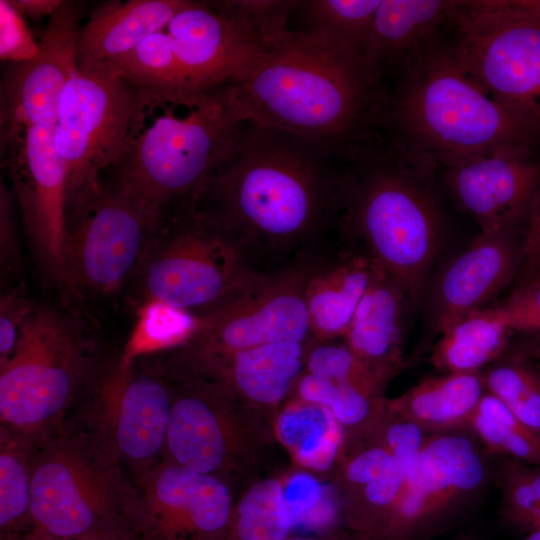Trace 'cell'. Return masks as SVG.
Listing matches in <instances>:
<instances>
[{
  "label": "cell",
  "instance_id": "cell-3",
  "mask_svg": "<svg viewBox=\"0 0 540 540\" xmlns=\"http://www.w3.org/2000/svg\"><path fill=\"white\" fill-rule=\"evenodd\" d=\"M539 134L487 93L443 42L398 78L386 119L387 143L432 175Z\"/></svg>",
  "mask_w": 540,
  "mask_h": 540
},
{
  "label": "cell",
  "instance_id": "cell-51",
  "mask_svg": "<svg viewBox=\"0 0 540 540\" xmlns=\"http://www.w3.org/2000/svg\"><path fill=\"white\" fill-rule=\"evenodd\" d=\"M449 540H481L479 538V536H477L476 534L472 533V532H460L458 534H456L455 536H453L452 538H450Z\"/></svg>",
  "mask_w": 540,
  "mask_h": 540
},
{
  "label": "cell",
  "instance_id": "cell-41",
  "mask_svg": "<svg viewBox=\"0 0 540 540\" xmlns=\"http://www.w3.org/2000/svg\"><path fill=\"white\" fill-rule=\"evenodd\" d=\"M495 307L514 333L540 335V278H531Z\"/></svg>",
  "mask_w": 540,
  "mask_h": 540
},
{
  "label": "cell",
  "instance_id": "cell-36",
  "mask_svg": "<svg viewBox=\"0 0 540 540\" xmlns=\"http://www.w3.org/2000/svg\"><path fill=\"white\" fill-rule=\"evenodd\" d=\"M487 392L540 436V366L508 351L483 371Z\"/></svg>",
  "mask_w": 540,
  "mask_h": 540
},
{
  "label": "cell",
  "instance_id": "cell-1",
  "mask_svg": "<svg viewBox=\"0 0 540 540\" xmlns=\"http://www.w3.org/2000/svg\"><path fill=\"white\" fill-rule=\"evenodd\" d=\"M290 134L245 121L232 153L193 206L258 272L323 252L339 236L345 165Z\"/></svg>",
  "mask_w": 540,
  "mask_h": 540
},
{
  "label": "cell",
  "instance_id": "cell-27",
  "mask_svg": "<svg viewBox=\"0 0 540 540\" xmlns=\"http://www.w3.org/2000/svg\"><path fill=\"white\" fill-rule=\"evenodd\" d=\"M312 341L276 342L242 350L201 375L222 380L233 393L253 402L276 404L300 379Z\"/></svg>",
  "mask_w": 540,
  "mask_h": 540
},
{
  "label": "cell",
  "instance_id": "cell-49",
  "mask_svg": "<svg viewBox=\"0 0 540 540\" xmlns=\"http://www.w3.org/2000/svg\"><path fill=\"white\" fill-rule=\"evenodd\" d=\"M508 351L540 363V335H523Z\"/></svg>",
  "mask_w": 540,
  "mask_h": 540
},
{
  "label": "cell",
  "instance_id": "cell-50",
  "mask_svg": "<svg viewBox=\"0 0 540 540\" xmlns=\"http://www.w3.org/2000/svg\"><path fill=\"white\" fill-rule=\"evenodd\" d=\"M283 540H364L361 536L352 532L351 535L342 538H319V537H287Z\"/></svg>",
  "mask_w": 540,
  "mask_h": 540
},
{
  "label": "cell",
  "instance_id": "cell-13",
  "mask_svg": "<svg viewBox=\"0 0 540 540\" xmlns=\"http://www.w3.org/2000/svg\"><path fill=\"white\" fill-rule=\"evenodd\" d=\"M160 216L114 179L68 210V293L110 295L132 279Z\"/></svg>",
  "mask_w": 540,
  "mask_h": 540
},
{
  "label": "cell",
  "instance_id": "cell-12",
  "mask_svg": "<svg viewBox=\"0 0 540 540\" xmlns=\"http://www.w3.org/2000/svg\"><path fill=\"white\" fill-rule=\"evenodd\" d=\"M144 97L106 65L78 68L58 103L53 137L65 163L68 210L95 191L139 129Z\"/></svg>",
  "mask_w": 540,
  "mask_h": 540
},
{
  "label": "cell",
  "instance_id": "cell-4",
  "mask_svg": "<svg viewBox=\"0 0 540 540\" xmlns=\"http://www.w3.org/2000/svg\"><path fill=\"white\" fill-rule=\"evenodd\" d=\"M430 177L389 145L345 165L339 239L360 245L411 300L422 291L444 231Z\"/></svg>",
  "mask_w": 540,
  "mask_h": 540
},
{
  "label": "cell",
  "instance_id": "cell-26",
  "mask_svg": "<svg viewBox=\"0 0 540 540\" xmlns=\"http://www.w3.org/2000/svg\"><path fill=\"white\" fill-rule=\"evenodd\" d=\"M407 295L380 268L360 300L343 337L361 359L397 372L402 365L403 314Z\"/></svg>",
  "mask_w": 540,
  "mask_h": 540
},
{
  "label": "cell",
  "instance_id": "cell-39",
  "mask_svg": "<svg viewBox=\"0 0 540 540\" xmlns=\"http://www.w3.org/2000/svg\"><path fill=\"white\" fill-rule=\"evenodd\" d=\"M213 3L246 29L265 50L289 30L288 21L299 1L230 0Z\"/></svg>",
  "mask_w": 540,
  "mask_h": 540
},
{
  "label": "cell",
  "instance_id": "cell-5",
  "mask_svg": "<svg viewBox=\"0 0 540 540\" xmlns=\"http://www.w3.org/2000/svg\"><path fill=\"white\" fill-rule=\"evenodd\" d=\"M171 104V103H170ZM176 104L130 141L112 179L160 216L181 205H193L214 170L232 153L242 121L224 86Z\"/></svg>",
  "mask_w": 540,
  "mask_h": 540
},
{
  "label": "cell",
  "instance_id": "cell-43",
  "mask_svg": "<svg viewBox=\"0 0 540 540\" xmlns=\"http://www.w3.org/2000/svg\"><path fill=\"white\" fill-rule=\"evenodd\" d=\"M38 50L22 14L10 0H0V58L10 63L25 62Z\"/></svg>",
  "mask_w": 540,
  "mask_h": 540
},
{
  "label": "cell",
  "instance_id": "cell-20",
  "mask_svg": "<svg viewBox=\"0 0 540 540\" xmlns=\"http://www.w3.org/2000/svg\"><path fill=\"white\" fill-rule=\"evenodd\" d=\"M164 368L180 383L173 385L164 459L218 476L231 450L230 426L224 413L233 392L220 379Z\"/></svg>",
  "mask_w": 540,
  "mask_h": 540
},
{
  "label": "cell",
  "instance_id": "cell-6",
  "mask_svg": "<svg viewBox=\"0 0 540 540\" xmlns=\"http://www.w3.org/2000/svg\"><path fill=\"white\" fill-rule=\"evenodd\" d=\"M133 481L87 418L66 421L37 444L27 540H69L127 523Z\"/></svg>",
  "mask_w": 540,
  "mask_h": 540
},
{
  "label": "cell",
  "instance_id": "cell-17",
  "mask_svg": "<svg viewBox=\"0 0 540 540\" xmlns=\"http://www.w3.org/2000/svg\"><path fill=\"white\" fill-rule=\"evenodd\" d=\"M53 127L31 126L9 147V173L34 252L45 272L68 290L64 247L68 217V179Z\"/></svg>",
  "mask_w": 540,
  "mask_h": 540
},
{
  "label": "cell",
  "instance_id": "cell-14",
  "mask_svg": "<svg viewBox=\"0 0 540 540\" xmlns=\"http://www.w3.org/2000/svg\"><path fill=\"white\" fill-rule=\"evenodd\" d=\"M132 481L126 521L138 540L225 539L232 498L218 476L163 459Z\"/></svg>",
  "mask_w": 540,
  "mask_h": 540
},
{
  "label": "cell",
  "instance_id": "cell-47",
  "mask_svg": "<svg viewBox=\"0 0 540 540\" xmlns=\"http://www.w3.org/2000/svg\"><path fill=\"white\" fill-rule=\"evenodd\" d=\"M12 5L22 14L33 19L51 16L62 0H10Z\"/></svg>",
  "mask_w": 540,
  "mask_h": 540
},
{
  "label": "cell",
  "instance_id": "cell-48",
  "mask_svg": "<svg viewBox=\"0 0 540 540\" xmlns=\"http://www.w3.org/2000/svg\"><path fill=\"white\" fill-rule=\"evenodd\" d=\"M69 540H138V538L128 524L117 523Z\"/></svg>",
  "mask_w": 540,
  "mask_h": 540
},
{
  "label": "cell",
  "instance_id": "cell-46",
  "mask_svg": "<svg viewBox=\"0 0 540 540\" xmlns=\"http://www.w3.org/2000/svg\"><path fill=\"white\" fill-rule=\"evenodd\" d=\"M523 262L532 275L540 270V194L529 219L524 240Z\"/></svg>",
  "mask_w": 540,
  "mask_h": 540
},
{
  "label": "cell",
  "instance_id": "cell-23",
  "mask_svg": "<svg viewBox=\"0 0 540 540\" xmlns=\"http://www.w3.org/2000/svg\"><path fill=\"white\" fill-rule=\"evenodd\" d=\"M379 267L360 248L327 250L313 271L305 292L315 339L344 337L357 306Z\"/></svg>",
  "mask_w": 540,
  "mask_h": 540
},
{
  "label": "cell",
  "instance_id": "cell-45",
  "mask_svg": "<svg viewBox=\"0 0 540 540\" xmlns=\"http://www.w3.org/2000/svg\"><path fill=\"white\" fill-rule=\"evenodd\" d=\"M377 442L355 454L345 468V478L360 490L376 479L393 454L376 435Z\"/></svg>",
  "mask_w": 540,
  "mask_h": 540
},
{
  "label": "cell",
  "instance_id": "cell-9",
  "mask_svg": "<svg viewBox=\"0 0 540 540\" xmlns=\"http://www.w3.org/2000/svg\"><path fill=\"white\" fill-rule=\"evenodd\" d=\"M451 29L464 69L540 135V1H460Z\"/></svg>",
  "mask_w": 540,
  "mask_h": 540
},
{
  "label": "cell",
  "instance_id": "cell-28",
  "mask_svg": "<svg viewBox=\"0 0 540 540\" xmlns=\"http://www.w3.org/2000/svg\"><path fill=\"white\" fill-rule=\"evenodd\" d=\"M513 334L496 307L481 309L440 334L430 363L441 373L482 372L508 352Z\"/></svg>",
  "mask_w": 540,
  "mask_h": 540
},
{
  "label": "cell",
  "instance_id": "cell-35",
  "mask_svg": "<svg viewBox=\"0 0 540 540\" xmlns=\"http://www.w3.org/2000/svg\"><path fill=\"white\" fill-rule=\"evenodd\" d=\"M468 429L490 457L540 466V436L491 393L482 397Z\"/></svg>",
  "mask_w": 540,
  "mask_h": 540
},
{
  "label": "cell",
  "instance_id": "cell-32",
  "mask_svg": "<svg viewBox=\"0 0 540 540\" xmlns=\"http://www.w3.org/2000/svg\"><path fill=\"white\" fill-rule=\"evenodd\" d=\"M381 0H305L296 12L303 16L307 37L363 54Z\"/></svg>",
  "mask_w": 540,
  "mask_h": 540
},
{
  "label": "cell",
  "instance_id": "cell-16",
  "mask_svg": "<svg viewBox=\"0 0 540 540\" xmlns=\"http://www.w3.org/2000/svg\"><path fill=\"white\" fill-rule=\"evenodd\" d=\"M83 4L62 1L49 17L36 55L10 63L1 84V147L17 142L31 126L53 127L60 95L76 73Z\"/></svg>",
  "mask_w": 540,
  "mask_h": 540
},
{
  "label": "cell",
  "instance_id": "cell-22",
  "mask_svg": "<svg viewBox=\"0 0 540 540\" xmlns=\"http://www.w3.org/2000/svg\"><path fill=\"white\" fill-rule=\"evenodd\" d=\"M460 1L381 0L363 55L386 76L398 78L442 43Z\"/></svg>",
  "mask_w": 540,
  "mask_h": 540
},
{
  "label": "cell",
  "instance_id": "cell-38",
  "mask_svg": "<svg viewBox=\"0 0 540 540\" xmlns=\"http://www.w3.org/2000/svg\"><path fill=\"white\" fill-rule=\"evenodd\" d=\"M297 391L303 401L328 408L341 425L357 426L380 419L387 410L378 393L348 382H335L312 374L300 377Z\"/></svg>",
  "mask_w": 540,
  "mask_h": 540
},
{
  "label": "cell",
  "instance_id": "cell-8",
  "mask_svg": "<svg viewBox=\"0 0 540 540\" xmlns=\"http://www.w3.org/2000/svg\"><path fill=\"white\" fill-rule=\"evenodd\" d=\"M263 273L232 239L193 205L159 217L134 275L141 302L157 300L198 318L222 308Z\"/></svg>",
  "mask_w": 540,
  "mask_h": 540
},
{
  "label": "cell",
  "instance_id": "cell-7",
  "mask_svg": "<svg viewBox=\"0 0 540 540\" xmlns=\"http://www.w3.org/2000/svg\"><path fill=\"white\" fill-rule=\"evenodd\" d=\"M91 347L74 316L35 306L14 353L0 365L1 427L37 443L56 432L95 375Z\"/></svg>",
  "mask_w": 540,
  "mask_h": 540
},
{
  "label": "cell",
  "instance_id": "cell-10",
  "mask_svg": "<svg viewBox=\"0 0 540 540\" xmlns=\"http://www.w3.org/2000/svg\"><path fill=\"white\" fill-rule=\"evenodd\" d=\"M325 252L263 273L240 296L199 318L197 329L176 349L169 367L205 374L242 350L276 342L312 341L305 292Z\"/></svg>",
  "mask_w": 540,
  "mask_h": 540
},
{
  "label": "cell",
  "instance_id": "cell-31",
  "mask_svg": "<svg viewBox=\"0 0 540 540\" xmlns=\"http://www.w3.org/2000/svg\"><path fill=\"white\" fill-rule=\"evenodd\" d=\"M277 435L300 464L318 471L330 468L343 439L342 425L328 408L303 400L279 416Z\"/></svg>",
  "mask_w": 540,
  "mask_h": 540
},
{
  "label": "cell",
  "instance_id": "cell-33",
  "mask_svg": "<svg viewBox=\"0 0 540 540\" xmlns=\"http://www.w3.org/2000/svg\"><path fill=\"white\" fill-rule=\"evenodd\" d=\"M198 324V317L165 302L144 301L117 362L127 369L145 357L176 350L191 338Z\"/></svg>",
  "mask_w": 540,
  "mask_h": 540
},
{
  "label": "cell",
  "instance_id": "cell-24",
  "mask_svg": "<svg viewBox=\"0 0 540 540\" xmlns=\"http://www.w3.org/2000/svg\"><path fill=\"white\" fill-rule=\"evenodd\" d=\"M188 0L107 1L81 26L77 67L104 65L134 49L152 33L166 29Z\"/></svg>",
  "mask_w": 540,
  "mask_h": 540
},
{
  "label": "cell",
  "instance_id": "cell-29",
  "mask_svg": "<svg viewBox=\"0 0 540 540\" xmlns=\"http://www.w3.org/2000/svg\"><path fill=\"white\" fill-rule=\"evenodd\" d=\"M104 65L132 85L149 106L179 103L197 95L188 87L166 29L150 34L130 52Z\"/></svg>",
  "mask_w": 540,
  "mask_h": 540
},
{
  "label": "cell",
  "instance_id": "cell-44",
  "mask_svg": "<svg viewBox=\"0 0 540 540\" xmlns=\"http://www.w3.org/2000/svg\"><path fill=\"white\" fill-rule=\"evenodd\" d=\"M12 195L3 181L0 188V261L1 279L19 278L21 274L20 254L12 216Z\"/></svg>",
  "mask_w": 540,
  "mask_h": 540
},
{
  "label": "cell",
  "instance_id": "cell-52",
  "mask_svg": "<svg viewBox=\"0 0 540 540\" xmlns=\"http://www.w3.org/2000/svg\"><path fill=\"white\" fill-rule=\"evenodd\" d=\"M513 540H540V530L536 531V532H533V533H530V534H527V535H524V536H521V537H518V538L513 539Z\"/></svg>",
  "mask_w": 540,
  "mask_h": 540
},
{
  "label": "cell",
  "instance_id": "cell-25",
  "mask_svg": "<svg viewBox=\"0 0 540 540\" xmlns=\"http://www.w3.org/2000/svg\"><path fill=\"white\" fill-rule=\"evenodd\" d=\"M487 392L482 372L441 373L422 378L403 394L387 401L388 410L428 434L469 430Z\"/></svg>",
  "mask_w": 540,
  "mask_h": 540
},
{
  "label": "cell",
  "instance_id": "cell-42",
  "mask_svg": "<svg viewBox=\"0 0 540 540\" xmlns=\"http://www.w3.org/2000/svg\"><path fill=\"white\" fill-rule=\"evenodd\" d=\"M24 282L7 288L0 299V365L14 353L21 328L35 305L29 300Z\"/></svg>",
  "mask_w": 540,
  "mask_h": 540
},
{
  "label": "cell",
  "instance_id": "cell-53",
  "mask_svg": "<svg viewBox=\"0 0 540 540\" xmlns=\"http://www.w3.org/2000/svg\"><path fill=\"white\" fill-rule=\"evenodd\" d=\"M539 366H540V363H539Z\"/></svg>",
  "mask_w": 540,
  "mask_h": 540
},
{
  "label": "cell",
  "instance_id": "cell-19",
  "mask_svg": "<svg viewBox=\"0 0 540 540\" xmlns=\"http://www.w3.org/2000/svg\"><path fill=\"white\" fill-rule=\"evenodd\" d=\"M166 31L193 94L239 80L264 51L246 29L213 2L188 0Z\"/></svg>",
  "mask_w": 540,
  "mask_h": 540
},
{
  "label": "cell",
  "instance_id": "cell-15",
  "mask_svg": "<svg viewBox=\"0 0 540 540\" xmlns=\"http://www.w3.org/2000/svg\"><path fill=\"white\" fill-rule=\"evenodd\" d=\"M163 367L124 369L118 362L99 379L88 419L133 478L165 455L173 385Z\"/></svg>",
  "mask_w": 540,
  "mask_h": 540
},
{
  "label": "cell",
  "instance_id": "cell-18",
  "mask_svg": "<svg viewBox=\"0 0 540 540\" xmlns=\"http://www.w3.org/2000/svg\"><path fill=\"white\" fill-rule=\"evenodd\" d=\"M444 171L450 192L481 231L516 229L530 219L540 194V167L529 146L501 147Z\"/></svg>",
  "mask_w": 540,
  "mask_h": 540
},
{
  "label": "cell",
  "instance_id": "cell-2",
  "mask_svg": "<svg viewBox=\"0 0 540 540\" xmlns=\"http://www.w3.org/2000/svg\"><path fill=\"white\" fill-rule=\"evenodd\" d=\"M224 89L242 121L300 138L345 165L388 146L391 91L356 50L289 29Z\"/></svg>",
  "mask_w": 540,
  "mask_h": 540
},
{
  "label": "cell",
  "instance_id": "cell-30",
  "mask_svg": "<svg viewBox=\"0 0 540 540\" xmlns=\"http://www.w3.org/2000/svg\"><path fill=\"white\" fill-rule=\"evenodd\" d=\"M37 442L0 427L1 540H27Z\"/></svg>",
  "mask_w": 540,
  "mask_h": 540
},
{
  "label": "cell",
  "instance_id": "cell-34",
  "mask_svg": "<svg viewBox=\"0 0 540 540\" xmlns=\"http://www.w3.org/2000/svg\"><path fill=\"white\" fill-rule=\"evenodd\" d=\"M492 483L499 499L501 526L519 537L540 530V466L512 458H493Z\"/></svg>",
  "mask_w": 540,
  "mask_h": 540
},
{
  "label": "cell",
  "instance_id": "cell-37",
  "mask_svg": "<svg viewBox=\"0 0 540 540\" xmlns=\"http://www.w3.org/2000/svg\"><path fill=\"white\" fill-rule=\"evenodd\" d=\"M293 527L284 486L266 479L242 496L224 540H283Z\"/></svg>",
  "mask_w": 540,
  "mask_h": 540
},
{
  "label": "cell",
  "instance_id": "cell-40",
  "mask_svg": "<svg viewBox=\"0 0 540 540\" xmlns=\"http://www.w3.org/2000/svg\"><path fill=\"white\" fill-rule=\"evenodd\" d=\"M284 492L294 527L325 528L337 518L338 505L332 489L309 474L292 476Z\"/></svg>",
  "mask_w": 540,
  "mask_h": 540
},
{
  "label": "cell",
  "instance_id": "cell-21",
  "mask_svg": "<svg viewBox=\"0 0 540 540\" xmlns=\"http://www.w3.org/2000/svg\"><path fill=\"white\" fill-rule=\"evenodd\" d=\"M524 242L516 229L481 231L438 278L432 296V319L441 334L479 311L512 280L523 261Z\"/></svg>",
  "mask_w": 540,
  "mask_h": 540
},
{
  "label": "cell",
  "instance_id": "cell-11",
  "mask_svg": "<svg viewBox=\"0 0 540 540\" xmlns=\"http://www.w3.org/2000/svg\"><path fill=\"white\" fill-rule=\"evenodd\" d=\"M493 458L469 430L432 434L371 540H433L461 525L492 483Z\"/></svg>",
  "mask_w": 540,
  "mask_h": 540
}]
</instances>
